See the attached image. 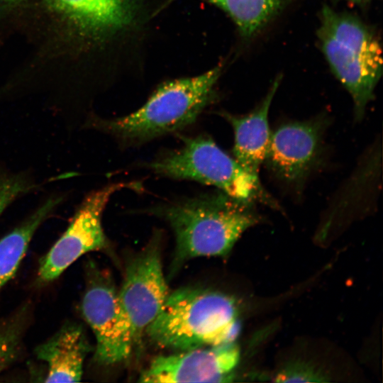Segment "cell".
I'll list each match as a JSON object with an SVG mask.
<instances>
[{
    "label": "cell",
    "instance_id": "obj_1",
    "mask_svg": "<svg viewBox=\"0 0 383 383\" xmlns=\"http://www.w3.org/2000/svg\"><path fill=\"white\" fill-rule=\"evenodd\" d=\"M252 204L221 192L155 209L175 235L172 272L192 258L228 255L241 235L261 219Z\"/></svg>",
    "mask_w": 383,
    "mask_h": 383
},
{
    "label": "cell",
    "instance_id": "obj_2",
    "mask_svg": "<svg viewBox=\"0 0 383 383\" xmlns=\"http://www.w3.org/2000/svg\"><path fill=\"white\" fill-rule=\"evenodd\" d=\"M237 302L213 289L187 287L170 292L145 333L157 345L183 351L235 341L240 328Z\"/></svg>",
    "mask_w": 383,
    "mask_h": 383
},
{
    "label": "cell",
    "instance_id": "obj_3",
    "mask_svg": "<svg viewBox=\"0 0 383 383\" xmlns=\"http://www.w3.org/2000/svg\"><path fill=\"white\" fill-rule=\"evenodd\" d=\"M221 72L217 66L196 77L166 82L137 111L99 121L97 127L131 143H145L183 129L196 121L212 99Z\"/></svg>",
    "mask_w": 383,
    "mask_h": 383
},
{
    "label": "cell",
    "instance_id": "obj_4",
    "mask_svg": "<svg viewBox=\"0 0 383 383\" xmlns=\"http://www.w3.org/2000/svg\"><path fill=\"white\" fill-rule=\"evenodd\" d=\"M332 72L350 94L356 120L364 116L382 76V49L376 35L353 16L325 6L317 31Z\"/></svg>",
    "mask_w": 383,
    "mask_h": 383
},
{
    "label": "cell",
    "instance_id": "obj_5",
    "mask_svg": "<svg viewBox=\"0 0 383 383\" xmlns=\"http://www.w3.org/2000/svg\"><path fill=\"white\" fill-rule=\"evenodd\" d=\"M149 167L162 176L194 180L215 186L238 200L260 202L274 209L280 206L260 182L247 172L213 140L204 136L184 138L178 150L151 162Z\"/></svg>",
    "mask_w": 383,
    "mask_h": 383
},
{
    "label": "cell",
    "instance_id": "obj_6",
    "mask_svg": "<svg viewBox=\"0 0 383 383\" xmlns=\"http://www.w3.org/2000/svg\"><path fill=\"white\" fill-rule=\"evenodd\" d=\"M136 186L135 183L111 184L86 196L66 231L42 259L40 279L51 282L83 255L106 249L109 242L101 224L103 211L116 192Z\"/></svg>",
    "mask_w": 383,
    "mask_h": 383
},
{
    "label": "cell",
    "instance_id": "obj_7",
    "mask_svg": "<svg viewBox=\"0 0 383 383\" xmlns=\"http://www.w3.org/2000/svg\"><path fill=\"white\" fill-rule=\"evenodd\" d=\"M81 309L95 336V360L105 365L126 360L134 346V338L109 276L94 272L83 295Z\"/></svg>",
    "mask_w": 383,
    "mask_h": 383
},
{
    "label": "cell",
    "instance_id": "obj_8",
    "mask_svg": "<svg viewBox=\"0 0 383 383\" xmlns=\"http://www.w3.org/2000/svg\"><path fill=\"white\" fill-rule=\"evenodd\" d=\"M170 294L156 241L128 264L118 292L135 343L160 313Z\"/></svg>",
    "mask_w": 383,
    "mask_h": 383
},
{
    "label": "cell",
    "instance_id": "obj_9",
    "mask_svg": "<svg viewBox=\"0 0 383 383\" xmlns=\"http://www.w3.org/2000/svg\"><path fill=\"white\" fill-rule=\"evenodd\" d=\"M240 360L235 342L180 351L155 358L140 382H228Z\"/></svg>",
    "mask_w": 383,
    "mask_h": 383
},
{
    "label": "cell",
    "instance_id": "obj_10",
    "mask_svg": "<svg viewBox=\"0 0 383 383\" xmlns=\"http://www.w3.org/2000/svg\"><path fill=\"white\" fill-rule=\"evenodd\" d=\"M326 121L321 118L282 124L271 133L265 161L282 180L302 183L321 156Z\"/></svg>",
    "mask_w": 383,
    "mask_h": 383
},
{
    "label": "cell",
    "instance_id": "obj_11",
    "mask_svg": "<svg viewBox=\"0 0 383 383\" xmlns=\"http://www.w3.org/2000/svg\"><path fill=\"white\" fill-rule=\"evenodd\" d=\"M280 83L278 77L272 84L262 102L250 113L237 116L222 113L234 132V158L250 175L259 179L261 165L265 161L271 133L268 113Z\"/></svg>",
    "mask_w": 383,
    "mask_h": 383
},
{
    "label": "cell",
    "instance_id": "obj_12",
    "mask_svg": "<svg viewBox=\"0 0 383 383\" xmlns=\"http://www.w3.org/2000/svg\"><path fill=\"white\" fill-rule=\"evenodd\" d=\"M81 33L101 37L118 31L132 21L135 0H44Z\"/></svg>",
    "mask_w": 383,
    "mask_h": 383
},
{
    "label": "cell",
    "instance_id": "obj_13",
    "mask_svg": "<svg viewBox=\"0 0 383 383\" xmlns=\"http://www.w3.org/2000/svg\"><path fill=\"white\" fill-rule=\"evenodd\" d=\"M89 350L82 328L74 324L63 326L36 349L38 359L48 366L45 382H79Z\"/></svg>",
    "mask_w": 383,
    "mask_h": 383
},
{
    "label": "cell",
    "instance_id": "obj_14",
    "mask_svg": "<svg viewBox=\"0 0 383 383\" xmlns=\"http://www.w3.org/2000/svg\"><path fill=\"white\" fill-rule=\"evenodd\" d=\"M60 202V198L49 199L0 240V289L17 271L36 230Z\"/></svg>",
    "mask_w": 383,
    "mask_h": 383
},
{
    "label": "cell",
    "instance_id": "obj_15",
    "mask_svg": "<svg viewBox=\"0 0 383 383\" xmlns=\"http://www.w3.org/2000/svg\"><path fill=\"white\" fill-rule=\"evenodd\" d=\"M223 9L241 34L250 37L260 30L289 0H206Z\"/></svg>",
    "mask_w": 383,
    "mask_h": 383
},
{
    "label": "cell",
    "instance_id": "obj_16",
    "mask_svg": "<svg viewBox=\"0 0 383 383\" xmlns=\"http://www.w3.org/2000/svg\"><path fill=\"white\" fill-rule=\"evenodd\" d=\"M277 382H324L325 374L305 362H292L284 367L275 376Z\"/></svg>",
    "mask_w": 383,
    "mask_h": 383
},
{
    "label": "cell",
    "instance_id": "obj_17",
    "mask_svg": "<svg viewBox=\"0 0 383 383\" xmlns=\"http://www.w3.org/2000/svg\"><path fill=\"white\" fill-rule=\"evenodd\" d=\"M19 331L14 326H0V373L15 359L19 346Z\"/></svg>",
    "mask_w": 383,
    "mask_h": 383
},
{
    "label": "cell",
    "instance_id": "obj_18",
    "mask_svg": "<svg viewBox=\"0 0 383 383\" xmlns=\"http://www.w3.org/2000/svg\"><path fill=\"white\" fill-rule=\"evenodd\" d=\"M33 186L21 175L4 177L0 180V215L18 196Z\"/></svg>",
    "mask_w": 383,
    "mask_h": 383
},
{
    "label": "cell",
    "instance_id": "obj_19",
    "mask_svg": "<svg viewBox=\"0 0 383 383\" xmlns=\"http://www.w3.org/2000/svg\"><path fill=\"white\" fill-rule=\"evenodd\" d=\"M28 0H0V3L7 4H14L17 3H21Z\"/></svg>",
    "mask_w": 383,
    "mask_h": 383
},
{
    "label": "cell",
    "instance_id": "obj_20",
    "mask_svg": "<svg viewBox=\"0 0 383 383\" xmlns=\"http://www.w3.org/2000/svg\"><path fill=\"white\" fill-rule=\"evenodd\" d=\"M353 1H362V0H353Z\"/></svg>",
    "mask_w": 383,
    "mask_h": 383
}]
</instances>
